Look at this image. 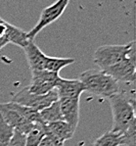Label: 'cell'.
Wrapping results in <instances>:
<instances>
[{
  "instance_id": "obj_1",
  "label": "cell",
  "mask_w": 136,
  "mask_h": 146,
  "mask_svg": "<svg viewBox=\"0 0 136 146\" xmlns=\"http://www.w3.org/2000/svg\"><path fill=\"white\" fill-rule=\"evenodd\" d=\"M79 80L83 84L85 91L101 97L110 98L111 96L118 94L119 90L117 80L101 70H86L80 74Z\"/></svg>"
},
{
  "instance_id": "obj_6",
  "label": "cell",
  "mask_w": 136,
  "mask_h": 146,
  "mask_svg": "<svg viewBox=\"0 0 136 146\" xmlns=\"http://www.w3.org/2000/svg\"><path fill=\"white\" fill-rule=\"evenodd\" d=\"M135 49L130 54L117 64L104 70V73L112 77L118 82H135V70H136V59Z\"/></svg>"
},
{
  "instance_id": "obj_8",
  "label": "cell",
  "mask_w": 136,
  "mask_h": 146,
  "mask_svg": "<svg viewBox=\"0 0 136 146\" xmlns=\"http://www.w3.org/2000/svg\"><path fill=\"white\" fill-rule=\"evenodd\" d=\"M0 116L5 121V123L12 127L15 131H18L24 134L28 133L33 125V123L26 121L15 110L8 108L4 103H0Z\"/></svg>"
},
{
  "instance_id": "obj_2",
  "label": "cell",
  "mask_w": 136,
  "mask_h": 146,
  "mask_svg": "<svg viewBox=\"0 0 136 146\" xmlns=\"http://www.w3.org/2000/svg\"><path fill=\"white\" fill-rule=\"evenodd\" d=\"M108 99L110 101L113 114L112 131L124 133L135 121V107L129 104L119 94H115Z\"/></svg>"
},
{
  "instance_id": "obj_18",
  "label": "cell",
  "mask_w": 136,
  "mask_h": 146,
  "mask_svg": "<svg viewBox=\"0 0 136 146\" xmlns=\"http://www.w3.org/2000/svg\"><path fill=\"white\" fill-rule=\"evenodd\" d=\"M75 63V59L73 58H61V57H46V62H45V67L44 70L45 71L52 72V73H57L59 74V72L65 67L69 66L71 64Z\"/></svg>"
},
{
  "instance_id": "obj_3",
  "label": "cell",
  "mask_w": 136,
  "mask_h": 146,
  "mask_svg": "<svg viewBox=\"0 0 136 146\" xmlns=\"http://www.w3.org/2000/svg\"><path fill=\"white\" fill-rule=\"evenodd\" d=\"M134 49V41L123 45H102L95 51L93 62L99 67L101 71H104L105 69L125 59Z\"/></svg>"
},
{
  "instance_id": "obj_14",
  "label": "cell",
  "mask_w": 136,
  "mask_h": 146,
  "mask_svg": "<svg viewBox=\"0 0 136 146\" xmlns=\"http://www.w3.org/2000/svg\"><path fill=\"white\" fill-rule=\"evenodd\" d=\"M8 108L10 109H13L19 113L23 118L26 119V121L30 123H43L42 121L41 117H40V114L38 111L34 109H32V108H28V107H26V106H23V105H20L18 103H15V102H8V103H4Z\"/></svg>"
},
{
  "instance_id": "obj_16",
  "label": "cell",
  "mask_w": 136,
  "mask_h": 146,
  "mask_svg": "<svg viewBox=\"0 0 136 146\" xmlns=\"http://www.w3.org/2000/svg\"><path fill=\"white\" fill-rule=\"evenodd\" d=\"M40 117H41L43 123H49L53 122H58V121H63V117L61 113V108H60V101L53 102L50 106L44 108L43 110L39 112Z\"/></svg>"
},
{
  "instance_id": "obj_9",
  "label": "cell",
  "mask_w": 136,
  "mask_h": 146,
  "mask_svg": "<svg viewBox=\"0 0 136 146\" xmlns=\"http://www.w3.org/2000/svg\"><path fill=\"white\" fill-rule=\"evenodd\" d=\"M79 100L80 98H59L63 121L75 131L79 123Z\"/></svg>"
},
{
  "instance_id": "obj_26",
  "label": "cell",
  "mask_w": 136,
  "mask_h": 146,
  "mask_svg": "<svg viewBox=\"0 0 136 146\" xmlns=\"http://www.w3.org/2000/svg\"><path fill=\"white\" fill-rule=\"evenodd\" d=\"M0 18H1V17H0Z\"/></svg>"
},
{
  "instance_id": "obj_19",
  "label": "cell",
  "mask_w": 136,
  "mask_h": 146,
  "mask_svg": "<svg viewBox=\"0 0 136 146\" xmlns=\"http://www.w3.org/2000/svg\"><path fill=\"white\" fill-rule=\"evenodd\" d=\"M119 84L118 94L124 98L129 104L135 107V82H122Z\"/></svg>"
},
{
  "instance_id": "obj_10",
  "label": "cell",
  "mask_w": 136,
  "mask_h": 146,
  "mask_svg": "<svg viewBox=\"0 0 136 146\" xmlns=\"http://www.w3.org/2000/svg\"><path fill=\"white\" fill-rule=\"evenodd\" d=\"M55 90L59 98H80L85 87L79 80H67L60 77Z\"/></svg>"
},
{
  "instance_id": "obj_24",
  "label": "cell",
  "mask_w": 136,
  "mask_h": 146,
  "mask_svg": "<svg viewBox=\"0 0 136 146\" xmlns=\"http://www.w3.org/2000/svg\"><path fill=\"white\" fill-rule=\"evenodd\" d=\"M5 23L6 21H4L2 18H0V38L5 37V31H6Z\"/></svg>"
},
{
  "instance_id": "obj_7",
  "label": "cell",
  "mask_w": 136,
  "mask_h": 146,
  "mask_svg": "<svg viewBox=\"0 0 136 146\" xmlns=\"http://www.w3.org/2000/svg\"><path fill=\"white\" fill-rule=\"evenodd\" d=\"M32 82L26 87L30 93L34 94H46L55 89L58 80L60 78L59 74L45 70L32 71Z\"/></svg>"
},
{
  "instance_id": "obj_21",
  "label": "cell",
  "mask_w": 136,
  "mask_h": 146,
  "mask_svg": "<svg viewBox=\"0 0 136 146\" xmlns=\"http://www.w3.org/2000/svg\"><path fill=\"white\" fill-rule=\"evenodd\" d=\"M136 122L134 121L130 125V127L126 129L124 133H122V137H123V146H135L136 141Z\"/></svg>"
},
{
  "instance_id": "obj_13",
  "label": "cell",
  "mask_w": 136,
  "mask_h": 146,
  "mask_svg": "<svg viewBox=\"0 0 136 146\" xmlns=\"http://www.w3.org/2000/svg\"><path fill=\"white\" fill-rule=\"evenodd\" d=\"M5 38L8 40L9 43L11 42L15 45L24 48L26 44L30 42V39L28 37V33H26L22 29H19L14 25L7 23V22L5 23Z\"/></svg>"
},
{
  "instance_id": "obj_4",
  "label": "cell",
  "mask_w": 136,
  "mask_h": 146,
  "mask_svg": "<svg viewBox=\"0 0 136 146\" xmlns=\"http://www.w3.org/2000/svg\"><path fill=\"white\" fill-rule=\"evenodd\" d=\"M59 99L55 89L49 91L46 94H34L28 90V87H24L15 94L12 98V102L18 103L23 106L32 108L40 112L44 108L50 106L53 102Z\"/></svg>"
},
{
  "instance_id": "obj_25",
  "label": "cell",
  "mask_w": 136,
  "mask_h": 146,
  "mask_svg": "<svg viewBox=\"0 0 136 146\" xmlns=\"http://www.w3.org/2000/svg\"><path fill=\"white\" fill-rule=\"evenodd\" d=\"M9 43L8 40L5 38V37H2V38H0V50H1L2 48H3L4 46H6L7 44Z\"/></svg>"
},
{
  "instance_id": "obj_22",
  "label": "cell",
  "mask_w": 136,
  "mask_h": 146,
  "mask_svg": "<svg viewBox=\"0 0 136 146\" xmlns=\"http://www.w3.org/2000/svg\"><path fill=\"white\" fill-rule=\"evenodd\" d=\"M9 146H26V134L14 131L12 138L9 142Z\"/></svg>"
},
{
  "instance_id": "obj_12",
  "label": "cell",
  "mask_w": 136,
  "mask_h": 146,
  "mask_svg": "<svg viewBox=\"0 0 136 146\" xmlns=\"http://www.w3.org/2000/svg\"><path fill=\"white\" fill-rule=\"evenodd\" d=\"M24 50L32 72L44 70L47 56L42 52L39 49V47L34 43V40H30V42L26 44Z\"/></svg>"
},
{
  "instance_id": "obj_20",
  "label": "cell",
  "mask_w": 136,
  "mask_h": 146,
  "mask_svg": "<svg viewBox=\"0 0 136 146\" xmlns=\"http://www.w3.org/2000/svg\"><path fill=\"white\" fill-rule=\"evenodd\" d=\"M15 129L5 123V121L0 116V146H9L11 138Z\"/></svg>"
},
{
  "instance_id": "obj_17",
  "label": "cell",
  "mask_w": 136,
  "mask_h": 146,
  "mask_svg": "<svg viewBox=\"0 0 136 146\" xmlns=\"http://www.w3.org/2000/svg\"><path fill=\"white\" fill-rule=\"evenodd\" d=\"M122 144H123L122 134L110 131L98 137L92 146H120Z\"/></svg>"
},
{
  "instance_id": "obj_23",
  "label": "cell",
  "mask_w": 136,
  "mask_h": 146,
  "mask_svg": "<svg viewBox=\"0 0 136 146\" xmlns=\"http://www.w3.org/2000/svg\"><path fill=\"white\" fill-rule=\"evenodd\" d=\"M38 146H64V143L59 142V141L55 140L54 138H52L51 136L46 134L45 137L40 141Z\"/></svg>"
},
{
  "instance_id": "obj_15",
  "label": "cell",
  "mask_w": 136,
  "mask_h": 146,
  "mask_svg": "<svg viewBox=\"0 0 136 146\" xmlns=\"http://www.w3.org/2000/svg\"><path fill=\"white\" fill-rule=\"evenodd\" d=\"M46 136V123H34L30 131L26 134V146H38Z\"/></svg>"
},
{
  "instance_id": "obj_5",
  "label": "cell",
  "mask_w": 136,
  "mask_h": 146,
  "mask_svg": "<svg viewBox=\"0 0 136 146\" xmlns=\"http://www.w3.org/2000/svg\"><path fill=\"white\" fill-rule=\"evenodd\" d=\"M70 0H57L52 5L47 6L41 11L40 18L37 24L28 33V37L30 40H34L35 36L46 27L57 21L65 12L68 7Z\"/></svg>"
},
{
  "instance_id": "obj_11",
  "label": "cell",
  "mask_w": 136,
  "mask_h": 146,
  "mask_svg": "<svg viewBox=\"0 0 136 146\" xmlns=\"http://www.w3.org/2000/svg\"><path fill=\"white\" fill-rule=\"evenodd\" d=\"M75 132V129L65 121L46 123V134L61 143H65L67 140L73 138Z\"/></svg>"
}]
</instances>
